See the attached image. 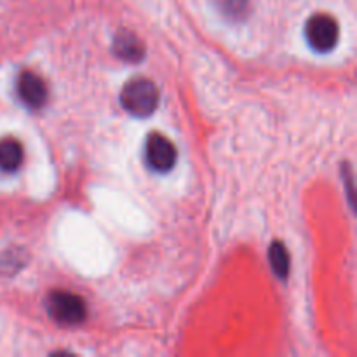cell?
Listing matches in <instances>:
<instances>
[{
    "label": "cell",
    "mask_w": 357,
    "mask_h": 357,
    "mask_svg": "<svg viewBox=\"0 0 357 357\" xmlns=\"http://www.w3.org/2000/svg\"><path fill=\"white\" fill-rule=\"evenodd\" d=\"M159 87L145 77H136L126 82L121 93V103L135 117H149L159 107Z\"/></svg>",
    "instance_id": "obj_1"
},
{
    "label": "cell",
    "mask_w": 357,
    "mask_h": 357,
    "mask_svg": "<svg viewBox=\"0 0 357 357\" xmlns=\"http://www.w3.org/2000/svg\"><path fill=\"white\" fill-rule=\"evenodd\" d=\"M45 305H47L49 316L58 321L59 324H66V326L80 324L87 316L86 302L72 291L56 289L47 296Z\"/></svg>",
    "instance_id": "obj_2"
},
{
    "label": "cell",
    "mask_w": 357,
    "mask_h": 357,
    "mask_svg": "<svg viewBox=\"0 0 357 357\" xmlns=\"http://www.w3.org/2000/svg\"><path fill=\"white\" fill-rule=\"evenodd\" d=\"M305 37L309 40L310 47L317 52H328L337 45L340 37V28L337 20L330 14H314L305 26Z\"/></svg>",
    "instance_id": "obj_3"
},
{
    "label": "cell",
    "mask_w": 357,
    "mask_h": 357,
    "mask_svg": "<svg viewBox=\"0 0 357 357\" xmlns=\"http://www.w3.org/2000/svg\"><path fill=\"white\" fill-rule=\"evenodd\" d=\"M145 157L149 166L157 173H167L176 164V146L160 132H152L145 143Z\"/></svg>",
    "instance_id": "obj_4"
},
{
    "label": "cell",
    "mask_w": 357,
    "mask_h": 357,
    "mask_svg": "<svg viewBox=\"0 0 357 357\" xmlns=\"http://www.w3.org/2000/svg\"><path fill=\"white\" fill-rule=\"evenodd\" d=\"M17 94L30 108H42L47 103V84L35 72H23L17 79Z\"/></svg>",
    "instance_id": "obj_5"
},
{
    "label": "cell",
    "mask_w": 357,
    "mask_h": 357,
    "mask_svg": "<svg viewBox=\"0 0 357 357\" xmlns=\"http://www.w3.org/2000/svg\"><path fill=\"white\" fill-rule=\"evenodd\" d=\"M114 52L122 61L138 63L145 58V45L136 33L129 30H121L114 38Z\"/></svg>",
    "instance_id": "obj_6"
},
{
    "label": "cell",
    "mask_w": 357,
    "mask_h": 357,
    "mask_svg": "<svg viewBox=\"0 0 357 357\" xmlns=\"http://www.w3.org/2000/svg\"><path fill=\"white\" fill-rule=\"evenodd\" d=\"M23 146L16 138L0 139V171L3 173H14L23 164Z\"/></svg>",
    "instance_id": "obj_7"
},
{
    "label": "cell",
    "mask_w": 357,
    "mask_h": 357,
    "mask_svg": "<svg viewBox=\"0 0 357 357\" xmlns=\"http://www.w3.org/2000/svg\"><path fill=\"white\" fill-rule=\"evenodd\" d=\"M268 261H271V267L274 271V274L278 278L284 279L289 274V253L284 248V244L275 241L271 244V250H268Z\"/></svg>",
    "instance_id": "obj_8"
},
{
    "label": "cell",
    "mask_w": 357,
    "mask_h": 357,
    "mask_svg": "<svg viewBox=\"0 0 357 357\" xmlns=\"http://www.w3.org/2000/svg\"><path fill=\"white\" fill-rule=\"evenodd\" d=\"M223 9L232 16H239L244 14V9L248 7V0H222Z\"/></svg>",
    "instance_id": "obj_9"
}]
</instances>
